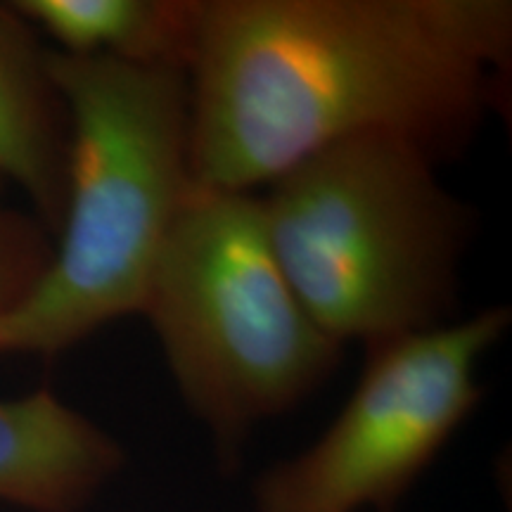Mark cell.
Instances as JSON below:
<instances>
[{"instance_id": "ba28073f", "label": "cell", "mask_w": 512, "mask_h": 512, "mask_svg": "<svg viewBox=\"0 0 512 512\" xmlns=\"http://www.w3.org/2000/svg\"><path fill=\"white\" fill-rule=\"evenodd\" d=\"M12 8L29 27L46 31L57 53L188 74L197 0H19Z\"/></svg>"}, {"instance_id": "7a4b0ae2", "label": "cell", "mask_w": 512, "mask_h": 512, "mask_svg": "<svg viewBox=\"0 0 512 512\" xmlns=\"http://www.w3.org/2000/svg\"><path fill=\"white\" fill-rule=\"evenodd\" d=\"M46 64L69 119L64 209L48 268L0 320V354L57 356L140 316L195 185L188 74L57 50Z\"/></svg>"}, {"instance_id": "6da1fadb", "label": "cell", "mask_w": 512, "mask_h": 512, "mask_svg": "<svg viewBox=\"0 0 512 512\" xmlns=\"http://www.w3.org/2000/svg\"><path fill=\"white\" fill-rule=\"evenodd\" d=\"M510 72V0H197L192 176L256 192L356 136L456 162Z\"/></svg>"}, {"instance_id": "5b68a950", "label": "cell", "mask_w": 512, "mask_h": 512, "mask_svg": "<svg viewBox=\"0 0 512 512\" xmlns=\"http://www.w3.org/2000/svg\"><path fill=\"white\" fill-rule=\"evenodd\" d=\"M510 323L508 306H489L366 349L328 430L254 479V512H392L477 411V368Z\"/></svg>"}, {"instance_id": "52a82bcc", "label": "cell", "mask_w": 512, "mask_h": 512, "mask_svg": "<svg viewBox=\"0 0 512 512\" xmlns=\"http://www.w3.org/2000/svg\"><path fill=\"white\" fill-rule=\"evenodd\" d=\"M69 119L50 79L46 48L17 10L0 5V181L34 202L57 235L67 190Z\"/></svg>"}, {"instance_id": "3957f363", "label": "cell", "mask_w": 512, "mask_h": 512, "mask_svg": "<svg viewBox=\"0 0 512 512\" xmlns=\"http://www.w3.org/2000/svg\"><path fill=\"white\" fill-rule=\"evenodd\" d=\"M411 143L356 136L313 152L261 192L292 292L344 347H380L453 323L472 209Z\"/></svg>"}, {"instance_id": "277c9868", "label": "cell", "mask_w": 512, "mask_h": 512, "mask_svg": "<svg viewBox=\"0 0 512 512\" xmlns=\"http://www.w3.org/2000/svg\"><path fill=\"white\" fill-rule=\"evenodd\" d=\"M140 316L223 465L238 463L256 427L325 387L344 354L280 271L259 192L195 181Z\"/></svg>"}, {"instance_id": "8992f818", "label": "cell", "mask_w": 512, "mask_h": 512, "mask_svg": "<svg viewBox=\"0 0 512 512\" xmlns=\"http://www.w3.org/2000/svg\"><path fill=\"white\" fill-rule=\"evenodd\" d=\"M124 465V446L50 389L0 401V503L83 512Z\"/></svg>"}, {"instance_id": "9c48e42d", "label": "cell", "mask_w": 512, "mask_h": 512, "mask_svg": "<svg viewBox=\"0 0 512 512\" xmlns=\"http://www.w3.org/2000/svg\"><path fill=\"white\" fill-rule=\"evenodd\" d=\"M53 245L41 219L0 200V320L15 311L48 268Z\"/></svg>"}]
</instances>
